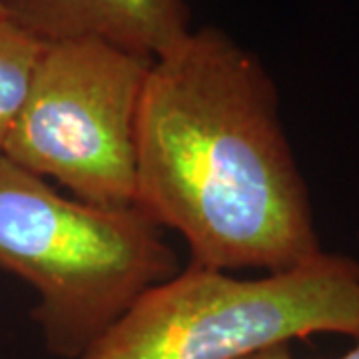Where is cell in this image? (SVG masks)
<instances>
[{
	"label": "cell",
	"mask_w": 359,
	"mask_h": 359,
	"mask_svg": "<svg viewBox=\"0 0 359 359\" xmlns=\"http://www.w3.org/2000/svg\"><path fill=\"white\" fill-rule=\"evenodd\" d=\"M152 60L102 40L44 42L2 156L72 198L136 200V124Z\"/></svg>",
	"instance_id": "277c9868"
},
{
	"label": "cell",
	"mask_w": 359,
	"mask_h": 359,
	"mask_svg": "<svg viewBox=\"0 0 359 359\" xmlns=\"http://www.w3.org/2000/svg\"><path fill=\"white\" fill-rule=\"evenodd\" d=\"M244 359H294L292 351H290V344H280V346H271L256 351L252 355H248ZM337 359H359V337H355V346L351 347L347 353H344L341 358Z\"/></svg>",
	"instance_id": "52a82bcc"
},
{
	"label": "cell",
	"mask_w": 359,
	"mask_h": 359,
	"mask_svg": "<svg viewBox=\"0 0 359 359\" xmlns=\"http://www.w3.org/2000/svg\"><path fill=\"white\" fill-rule=\"evenodd\" d=\"M0 269L39 294L32 318L52 355L78 359L182 268L162 228L136 205L68 198L0 156Z\"/></svg>",
	"instance_id": "7a4b0ae2"
},
{
	"label": "cell",
	"mask_w": 359,
	"mask_h": 359,
	"mask_svg": "<svg viewBox=\"0 0 359 359\" xmlns=\"http://www.w3.org/2000/svg\"><path fill=\"white\" fill-rule=\"evenodd\" d=\"M134 205L180 233L204 268L278 273L323 254L278 86L216 26L190 30L150 65Z\"/></svg>",
	"instance_id": "6da1fadb"
},
{
	"label": "cell",
	"mask_w": 359,
	"mask_h": 359,
	"mask_svg": "<svg viewBox=\"0 0 359 359\" xmlns=\"http://www.w3.org/2000/svg\"><path fill=\"white\" fill-rule=\"evenodd\" d=\"M313 334L359 337L358 259L323 252L262 278L190 262L78 359H244Z\"/></svg>",
	"instance_id": "3957f363"
},
{
	"label": "cell",
	"mask_w": 359,
	"mask_h": 359,
	"mask_svg": "<svg viewBox=\"0 0 359 359\" xmlns=\"http://www.w3.org/2000/svg\"><path fill=\"white\" fill-rule=\"evenodd\" d=\"M0 18H6V16H4V11H2V6H0Z\"/></svg>",
	"instance_id": "ba28073f"
},
{
	"label": "cell",
	"mask_w": 359,
	"mask_h": 359,
	"mask_svg": "<svg viewBox=\"0 0 359 359\" xmlns=\"http://www.w3.org/2000/svg\"><path fill=\"white\" fill-rule=\"evenodd\" d=\"M4 16L42 42L102 40L154 60L188 36V0H0Z\"/></svg>",
	"instance_id": "5b68a950"
},
{
	"label": "cell",
	"mask_w": 359,
	"mask_h": 359,
	"mask_svg": "<svg viewBox=\"0 0 359 359\" xmlns=\"http://www.w3.org/2000/svg\"><path fill=\"white\" fill-rule=\"evenodd\" d=\"M42 48V40L0 18V156L25 106Z\"/></svg>",
	"instance_id": "8992f818"
}]
</instances>
